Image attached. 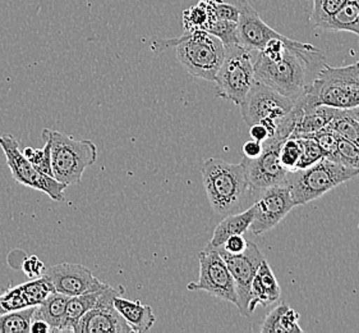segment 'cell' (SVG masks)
Segmentation results:
<instances>
[{
    "label": "cell",
    "instance_id": "17",
    "mask_svg": "<svg viewBox=\"0 0 359 333\" xmlns=\"http://www.w3.org/2000/svg\"><path fill=\"white\" fill-rule=\"evenodd\" d=\"M281 290L276 277L273 275V269L267 261L261 263L256 275L252 281L251 301H250V313L261 306H270L276 304L280 299Z\"/></svg>",
    "mask_w": 359,
    "mask_h": 333
},
{
    "label": "cell",
    "instance_id": "9",
    "mask_svg": "<svg viewBox=\"0 0 359 333\" xmlns=\"http://www.w3.org/2000/svg\"><path fill=\"white\" fill-rule=\"evenodd\" d=\"M0 148L6 155L7 164L15 181L26 188L41 191L54 202H65V183L54 177L43 174L29 162L20 149V141L11 133L0 136Z\"/></svg>",
    "mask_w": 359,
    "mask_h": 333
},
{
    "label": "cell",
    "instance_id": "42",
    "mask_svg": "<svg viewBox=\"0 0 359 333\" xmlns=\"http://www.w3.org/2000/svg\"><path fill=\"white\" fill-rule=\"evenodd\" d=\"M31 333H49L51 332V327L43 320V319L34 318L29 327Z\"/></svg>",
    "mask_w": 359,
    "mask_h": 333
},
{
    "label": "cell",
    "instance_id": "3",
    "mask_svg": "<svg viewBox=\"0 0 359 333\" xmlns=\"http://www.w3.org/2000/svg\"><path fill=\"white\" fill-rule=\"evenodd\" d=\"M170 46H175L177 58L189 74L201 80L215 81L225 57V46L220 39L205 30H196L152 44V48L158 51Z\"/></svg>",
    "mask_w": 359,
    "mask_h": 333
},
{
    "label": "cell",
    "instance_id": "22",
    "mask_svg": "<svg viewBox=\"0 0 359 333\" xmlns=\"http://www.w3.org/2000/svg\"><path fill=\"white\" fill-rule=\"evenodd\" d=\"M68 299L69 296L60 292H51L41 304L37 305L34 318L45 320L51 327V332H62Z\"/></svg>",
    "mask_w": 359,
    "mask_h": 333
},
{
    "label": "cell",
    "instance_id": "41",
    "mask_svg": "<svg viewBox=\"0 0 359 333\" xmlns=\"http://www.w3.org/2000/svg\"><path fill=\"white\" fill-rule=\"evenodd\" d=\"M250 135L253 140L259 141V143H265L267 138H270L269 131L266 129L265 126L262 124H253L250 127Z\"/></svg>",
    "mask_w": 359,
    "mask_h": 333
},
{
    "label": "cell",
    "instance_id": "18",
    "mask_svg": "<svg viewBox=\"0 0 359 333\" xmlns=\"http://www.w3.org/2000/svg\"><path fill=\"white\" fill-rule=\"evenodd\" d=\"M115 309L127 322L133 333H144L150 331L156 318L150 305H144L141 301H132L118 295L113 300Z\"/></svg>",
    "mask_w": 359,
    "mask_h": 333
},
{
    "label": "cell",
    "instance_id": "4",
    "mask_svg": "<svg viewBox=\"0 0 359 333\" xmlns=\"http://www.w3.org/2000/svg\"><path fill=\"white\" fill-rule=\"evenodd\" d=\"M202 182L208 203L219 216H228L242 207L250 190L242 163L208 158L202 164Z\"/></svg>",
    "mask_w": 359,
    "mask_h": 333
},
{
    "label": "cell",
    "instance_id": "21",
    "mask_svg": "<svg viewBox=\"0 0 359 333\" xmlns=\"http://www.w3.org/2000/svg\"><path fill=\"white\" fill-rule=\"evenodd\" d=\"M299 314L287 304L276 305L271 312L266 315L261 325V333H303L298 323Z\"/></svg>",
    "mask_w": 359,
    "mask_h": 333
},
{
    "label": "cell",
    "instance_id": "26",
    "mask_svg": "<svg viewBox=\"0 0 359 333\" xmlns=\"http://www.w3.org/2000/svg\"><path fill=\"white\" fill-rule=\"evenodd\" d=\"M214 21H215V15L205 0H200L197 4H194L183 12V26L186 31H196V30L208 31L210 25Z\"/></svg>",
    "mask_w": 359,
    "mask_h": 333
},
{
    "label": "cell",
    "instance_id": "1",
    "mask_svg": "<svg viewBox=\"0 0 359 333\" xmlns=\"http://www.w3.org/2000/svg\"><path fill=\"white\" fill-rule=\"evenodd\" d=\"M326 65L325 54L312 44L299 49L287 48L275 58H267L257 51L255 76L256 81L273 87L295 103L306 95L318 72Z\"/></svg>",
    "mask_w": 359,
    "mask_h": 333
},
{
    "label": "cell",
    "instance_id": "40",
    "mask_svg": "<svg viewBox=\"0 0 359 333\" xmlns=\"http://www.w3.org/2000/svg\"><path fill=\"white\" fill-rule=\"evenodd\" d=\"M262 149H264L262 143L252 138L243 145V154H245V158H257L262 152Z\"/></svg>",
    "mask_w": 359,
    "mask_h": 333
},
{
    "label": "cell",
    "instance_id": "8",
    "mask_svg": "<svg viewBox=\"0 0 359 333\" xmlns=\"http://www.w3.org/2000/svg\"><path fill=\"white\" fill-rule=\"evenodd\" d=\"M257 51L241 43L225 46V57L216 74V96L239 105L256 84L255 58Z\"/></svg>",
    "mask_w": 359,
    "mask_h": 333
},
{
    "label": "cell",
    "instance_id": "31",
    "mask_svg": "<svg viewBox=\"0 0 359 333\" xmlns=\"http://www.w3.org/2000/svg\"><path fill=\"white\" fill-rule=\"evenodd\" d=\"M45 146L43 149H34V148H26L23 150V155L36 166L37 169L43 174H48L53 177L50 162V143L49 140L43 138Z\"/></svg>",
    "mask_w": 359,
    "mask_h": 333
},
{
    "label": "cell",
    "instance_id": "29",
    "mask_svg": "<svg viewBox=\"0 0 359 333\" xmlns=\"http://www.w3.org/2000/svg\"><path fill=\"white\" fill-rule=\"evenodd\" d=\"M313 7L309 22L313 29H323V25L339 12L349 0H312Z\"/></svg>",
    "mask_w": 359,
    "mask_h": 333
},
{
    "label": "cell",
    "instance_id": "5",
    "mask_svg": "<svg viewBox=\"0 0 359 333\" xmlns=\"http://www.w3.org/2000/svg\"><path fill=\"white\" fill-rule=\"evenodd\" d=\"M303 108L327 105L351 109L359 105V58L352 65L331 67L326 65L318 72L309 91L299 99Z\"/></svg>",
    "mask_w": 359,
    "mask_h": 333
},
{
    "label": "cell",
    "instance_id": "36",
    "mask_svg": "<svg viewBox=\"0 0 359 333\" xmlns=\"http://www.w3.org/2000/svg\"><path fill=\"white\" fill-rule=\"evenodd\" d=\"M208 3L215 20H226V21L238 22L239 11L238 0H205Z\"/></svg>",
    "mask_w": 359,
    "mask_h": 333
},
{
    "label": "cell",
    "instance_id": "14",
    "mask_svg": "<svg viewBox=\"0 0 359 333\" xmlns=\"http://www.w3.org/2000/svg\"><path fill=\"white\" fill-rule=\"evenodd\" d=\"M123 292L122 287L113 289L111 286L101 291L97 303L79 319L73 333H133L113 303L114 297Z\"/></svg>",
    "mask_w": 359,
    "mask_h": 333
},
{
    "label": "cell",
    "instance_id": "23",
    "mask_svg": "<svg viewBox=\"0 0 359 333\" xmlns=\"http://www.w3.org/2000/svg\"><path fill=\"white\" fill-rule=\"evenodd\" d=\"M101 291L82 294V295L71 296L68 299L62 332H73V329H74V327L77 326L79 319L82 318L90 309H93L96 305Z\"/></svg>",
    "mask_w": 359,
    "mask_h": 333
},
{
    "label": "cell",
    "instance_id": "25",
    "mask_svg": "<svg viewBox=\"0 0 359 333\" xmlns=\"http://www.w3.org/2000/svg\"><path fill=\"white\" fill-rule=\"evenodd\" d=\"M326 129L359 146V122L352 116L349 109H337V113Z\"/></svg>",
    "mask_w": 359,
    "mask_h": 333
},
{
    "label": "cell",
    "instance_id": "2",
    "mask_svg": "<svg viewBox=\"0 0 359 333\" xmlns=\"http://www.w3.org/2000/svg\"><path fill=\"white\" fill-rule=\"evenodd\" d=\"M245 124L265 126L270 138L284 141L292 136L301 108L273 87L256 81L239 104Z\"/></svg>",
    "mask_w": 359,
    "mask_h": 333
},
{
    "label": "cell",
    "instance_id": "28",
    "mask_svg": "<svg viewBox=\"0 0 359 333\" xmlns=\"http://www.w3.org/2000/svg\"><path fill=\"white\" fill-rule=\"evenodd\" d=\"M20 286L29 306H37L41 304L51 292H55L50 280L45 275L37 278H31L29 282L22 283Z\"/></svg>",
    "mask_w": 359,
    "mask_h": 333
},
{
    "label": "cell",
    "instance_id": "11",
    "mask_svg": "<svg viewBox=\"0 0 359 333\" xmlns=\"http://www.w3.org/2000/svg\"><path fill=\"white\" fill-rule=\"evenodd\" d=\"M216 249H219V253L223 256L234 280L236 294H237L236 306L243 317H250L252 315L250 313L252 281L261 263L265 261V255L261 253L259 247L251 241L247 242L245 252L239 254L228 253L222 247H216Z\"/></svg>",
    "mask_w": 359,
    "mask_h": 333
},
{
    "label": "cell",
    "instance_id": "6",
    "mask_svg": "<svg viewBox=\"0 0 359 333\" xmlns=\"http://www.w3.org/2000/svg\"><path fill=\"white\" fill-rule=\"evenodd\" d=\"M41 136L50 143L53 177L67 186L79 183L87 168L97 159V148L90 140H77L49 129H43Z\"/></svg>",
    "mask_w": 359,
    "mask_h": 333
},
{
    "label": "cell",
    "instance_id": "13",
    "mask_svg": "<svg viewBox=\"0 0 359 333\" xmlns=\"http://www.w3.org/2000/svg\"><path fill=\"white\" fill-rule=\"evenodd\" d=\"M259 194L256 203L252 205L253 221L250 227L252 233L256 236L273 230L295 207L293 196L287 183L265 188Z\"/></svg>",
    "mask_w": 359,
    "mask_h": 333
},
{
    "label": "cell",
    "instance_id": "39",
    "mask_svg": "<svg viewBox=\"0 0 359 333\" xmlns=\"http://www.w3.org/2000/svg\"><path fill=\"white\" fill-rule=\"evenodd\" d=\"M247 242L248 240H245L243 235H234V236H230L229 239L224 242L223 247H220L228 253L239 254L245 252Z\"/></svg>",
    "mask_w": 359,
    "mask_h": 333
},
{
    "label": "cell",
    "instance_id": "24",
    "mask_svg": "<svg viewBox=\"0 0 359 333\" xmlns=\"http://www.w3.org/2000/svg\"><path fill=\"white\" fill-rule=\"evenodd\" d=\"M325 31L352 32L359 37V0H349L323 26Z\"/></svg>",
    "mask_w": 359,
    "mask_h": 333
},
{
    "label": "cell",
    "instance_id": "38",
    "mask_svg": "<svg viewBox=\"0 0 359 333\" xmlns=\"http://www.w3.org/2000/svg\"><path fill=\"white\" fill-rule=\"evenodd\" d=\"M22 270L29 278H37V277L43 275L46 267L43 261H40V258H37L36 255H31L26 261H23Z\"/></svg>",
    "mask_w": 359,
    "mask_h": 333
},
{
    "label": "cell",
    "instance_id": "34",
    "mask_svg": "<svg viewBox=\"0 0 359 333\" xmlns=\"http://www.w3.org/2000/svg\"><path fill=\"white\" fill-rule=\"evenodd\" d=\"M25 308H31V306H29L26 299L23 296L20 285L9 289L0 295V314L21 311Z\"/></svg>",
    "mask_w": 359,
    "mask_h": 333
},
{
    "label": "cell",
    "instance_id": "20",
    "mask_svg": "<svg viewBox=\"0 0 359 333\" xmlns=\"http://www.w3.org/2000/svg\"><path fill=\"white\" fill-rule=\"evenodd\" d=\"M253 221V207L242 213H230L216 226L212 237L208 245L212 247H223L224 242L234 235H245L250 230Z\"/></svg>",
    "mask_w": 359,
    "mask_h": 333
},
{
    "label": "cell",
    "instance_id": "27",
    "mask_svg": "<svg viewBox=\"0 0 359 333\" xmlns=\"http://www.w3.org/2000/svg\"><path fill=\"white\" fill-rule=\"evenodd\" d=\"M35 311L36 306H31L15 312L0 314V333L29 332Z\"/></svg>",
    "mask_w": 359,
    "mask_h": 333
},
{
    "label": "cell",
    "instance_id": "15",
    "mask_svg": "<svg viewBox=\"0 0 359 333\" xmlns=\"http://www.w3.org/2000/svg\"><path fill=\"white\" fill-rule=\"evenodd\" d=\"M43 275L50 280L55 292L67 296H77L88 292L104 290L108 283L101 282L90 269L82 264L60 263L49 267Z\"/></svg>",
    "mask_w": 359,
    "mask_h": 333
},
{
    "label": "cell",
    "instance_id": "12",
    "mask_svg": "<svg viewBox=\"0 0 359 333\" xmlns=\"http://www.w3.org/2000/svg\"><path fill=\"white\" fill-rule=\"evenodd\" d=\"M281 143L279 140L267 138L262 143L264 149L257 158H243L245 177L251 191L261 192L265 188L285 183L287 171L281 166L279 158Z\"/></svg>",
    "mask_w": 359,
    "mask_h": 333
},
{
    "label": "cell",
    "instance_id": "30",
    "mask_svg": "<svg viewBox=\"0 0 359 333\" xmlns=\"http://www.w3.org/2000/svg\"><path fill=\"white\" fill-rule=\"evenodd\" d=\"M301 145V157L297 169H304L309 166H313L317 162L325 158L321 146L318 145L315 138L312 136H302L297 138Z\"/></svg>",
    "mask_w": 359,
    "mask_h": 333
},
{
    "label": "cell",
    "instance_id": "16",
    "mask_svg": "<svg viewBox=\"0 0 359 333\" xmlns=\"http://www.w3.org/2000/svg\"><path fill=\"white\" fill-rule=\"evenodd\" d=\"M238 39L247 48L262 51L270 40L287 37L264 22L248 0H238Z\"/></svg>",
    "mask_w": 359,
    "mask_h": 333
},
{
    "label": "cell",
    "instance_id": "7",
    "mask_svg": "<svg viewBox=\"0 0 359 333\" xmlns=\"http://www.w3.org/2000/svg\"><path fill=\"white\" fill-rule=\"evenodd\" d=\"M357 176V169L340 162L323 158L309 168L287 172L285 183L290 188L295 205H304Z\"/></svg>",
    "mask_w": 359,
    "mask_h": 333
},
{
    "label": "cell",
    "instance_id": "37",
    "mask_svg": "<svg viewBox=\"0 0 359 333\" xmlns=\"http://www.w3.org/2000/svg\"><path fill=\"white\" fill-rule=\"evenodd\" d=\"M338 162L359 171V146L338 136Z\"/></svg>",
    "mask_w": 359,
    "mask_h": 333
},
{
    "label": "cell",
    "instance_id": "43",
    "mask_svg": "<svg viewBox=\"0 0 359 333\" xmlns=\"http://www.w3.org/2000/svg\"><path fill=\"white\" fill-rule=\"evenodd\" d=\"M349 112L352 113V116L357 119L359 122V105L358 107H354V108L349 109Z\"/></svg>",
    "mask_w": 359,
    "mask_h": 333
},
{
    "label": "cell",
    "instance_id": "35",
    "mask_svg": "<svg viewBox=\"0 0 359 333\" xmlns=\"http://www.w3.org/2000/svg\"><path fill=\"white\" fill-rule=\"evenodd\" d=\"M309 136L315 138L318 143V145L321 146L325 158L338 162V135L335 132L325 127L323 130L318 131L316 133H312Z\"/></svg>",
    "mask_w": 359,
    "mask_h": 333
},
{
    "label": "cell",
    "instance_id": "10",
    "mask_svg": "<svg viewBox=\"0 0 359 333\" xmlns=\"http://www.w3.org/2000/svg\"><path fill=\"white\" fill-rule=\"evenodd\" d=\"M200 277L197 282L188 283L189 291H205L231 304L237 305L236 285L229 268L219 253V249L208 247L198 255Z\"/></svg>",
    "mask_w": 359,
    "mask_h": 333
},
{
    "label": "cell",
    "instance_id": "19",
    "mask_svg": "<svg viewBox=\"0 0 359 333\" xmlns=\"http://www.w3.org/2000/svg\"><path fill=\"white\" fill-rule=\"evenodd\" d=\"M337 109L338 108H332L327 105H316V107H311V108H303L302 107L301 116L297 121L294 131L290 138L307 136V135H312L318 131L323 130L327 124H330L332 117L337 113Z\"/></svg>",
    "mask_w": 359,
    "mask_h": 333
},
{
    "label": "cell",
    "instance_id": "32",
    "mask_svg": "<svg viewBox=\"0 0 359 333\" xmlns=\"http://www.w3.org/2000/svg\"><path fill=\"white\" fill-rule=\"evenodd\" d=\"M208 32L222 40L224 46L239 43L238 39V22L226 20H215L210 25Z\"/></svg>",
    "mask_w": 359,
    "mask_h": 333
},
{
    "label": "cell",
    "instance_id": "33",
    "mask_svg": "<svg viewBox=\"0 0 359 333\" xmlns=\"http://www.w3.org/2000/svg\"><path fill=\"white\" fill-rule=\"evenodd\" d=\"M301 157V145L297 138H287L281 143L279 150L281 166L287 169V172H293L297 169L298 162Z\"/></svg>",
    "mask_w": 359,
    "mask_h": 333
}]
</instances>
